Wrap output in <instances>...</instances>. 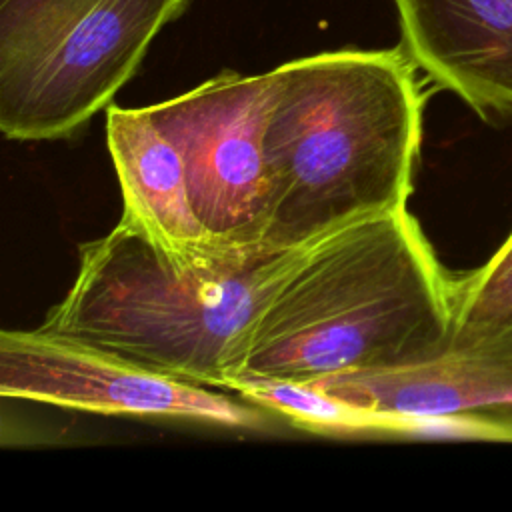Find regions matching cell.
<instances>
[{
  "label": "cell",
  "mask_w": 512,
  "mask_h": 512,
  "mask_svg": "<svg viewBox=\"0 0 512 512\" xmlns=\"http://www.w3.org/2000/svg\"><path fill=\"white\" fill-rule=\"evenodd\" d=\"M416 68L400 44L330 50L270 70L264 246L300 248L406 208L422 142Z\"/></svg>",
  "instance_id": "6da1fadb"
},
{
  "label": "cell",
  "mask_w": 512,
  "mask_h": 512,
  "mask_svg": "<svg viewBox=\"0 0 512 512\" xmlns=\"http://www.w3.org/2000/svg\"><path fill=\"white\" fill-rule=\"evenodd\" d=\"M452 280L408 208L342 226L268 298L240 374L316 382L432 360L450 348Z\"/></svg>",
  "instance_id": "7a4b0ae2"
},
{
  "label": "cell",
  "mask_w": 512,
  "mask_h": 512,
  "mask_svg": "<svg viewBox=\"0 0 512 512\" xmlns=\"http://www.w3.org/2000/svg\"><path fill=\"white\" fill-rule=\"evenodd\" d=\"M308 246L182 258L120 218L80 246L68 294L38 328L228 390L256 316Z\"/></svg>",
  "instance_id": "3957f363"
},
{
  "label": "cell",
  "mask_w": 512,
  "mask_h": 512,
  "mask_svg": "<svg viewBox=\"0 0 512 512\" xmlns=\"http://www.w3.org/2000/svg\"><path fill=\"white\" fill-rule=\"evenodd\" d=\"M190 0H0V130L18 142L76 134L136 74Z\"/></svg>",
  "instance_id": "277c9868"
},
{
  "label": "cell",
  "mask_w": 512,
  "mask_h": 512,
  "mask_svg": "<svg viewBox=\"0 0 512 512\" xmlns=\"http://www.w3.org/2000/svg\"><path fill=\"white\" fill-rule=\"evenodd\" d=\"M270 92V70H222L184 94L148 106L182 156L194 212L216 248L264 246Z\"/></svg>",
  "instance_id": "5b68a950"
},
{
  "label": "cell",
  "mask_w": 512,
  "mask_h": 512,
  "mask_svg": "<svg viewBox=\"0 0 512 512\" xmlns=\"http://www.w3.org/2000/svg\"><path fill=\"white\" fill-rule=\"evenodd\" d=\"M0 394L104 416L262 430L268 410L42 328L0 332Z\"/></svg>",
  "instance_id": "8992f818"
},
{
  "label": "cell",
  "mask_w": 512,
  "mask_h": 512,
  "mask_svg": "<svg viewBox=\"0 0 512 512\" xmlns=\"http://www.w3.org/2000/svg\"><path fill=\"white\" fill-rule=\"evenodd\" d=\"M394 420V436L512 442V328L410 366L316 380Z\"/></svg>",
  "instance_id": "52a82bcc"
},
{
  "label": "cell",
  "mask_w": 512,
  "mask_h": 512,
  "mask_svg": "<svg viewBox=\"0 0 512 512\" xmlns=\"http://www.w3.org/2000/svg\"><path fill=\"white\" fill-rule=\"evenodd\" d=\"M402 46L480 118L512 126V0H394Z\"/></svg>",
  "instance_id": "ba28073f"
},
{
  "label": "cell",
  "mask_w": 512,
  "mask_h": 512,
  "mask_svg": "<svg viewBox=\"0 0 512 512\" xmlns=\"http://www.w3.org/2000/svg\"><path fill=\"white\" fill-rule=\"evenodd\" d=\"M106 142L122 190V218L182 258L218 250L200 224L178 148L144 108H106Z\"/></svg>",
  "instance_id": "9c48e42d"
},
{
  "label": "cell",
  "mask_w": 512,
  "mask_h": 512,
  "mask_svg": "<svg viewBox=\"0 0 512 512\" xmlns=\"http://www.w3.org/2000/svg\"><path fill=\"white\" fill-rule=\"evenodd\" d=\"M228 392L280 414L308 432L394 436V420L390 416L350 404L314 382L240 374L230 382Z\"/></svg>",
  "instance_id": "30bf717a"
},
{
  "label": "cell",
  "mask_w": 512,
  "mask_h": 512,
  "mask_svg": "<svg viewBox=\"0 0 512 512\" xmlns=\"http://www.w3.org/2000/svg\"><path fill=\"white\" fill-rule=\"evenodd\" d=\"M452 300V350L512 328V232L480 268L454 276Z\"/></svg>",
  "instance_id": "8fae6325"
}]
</instances>
